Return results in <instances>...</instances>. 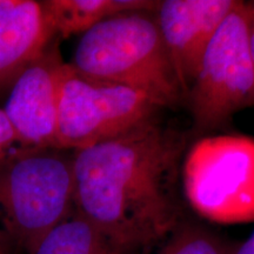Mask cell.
Instances as JSON below:
<instances>
[{
  "label": "cell",
  "instance_id": "16",
  "mask_svg": "<svg viewBox=\"0 0 254 254\" xmlns=\"http://www.w3.org/2000/svg\"><path fill=\"white\" fill-rule=\"evenodd\" d=\"M9 245H11L9 241H5L4 244H1V245H0V254H14Z\"/></svg>",
  "mask_w": 254,
  "mask_h": 254
},
{
  "label": "cell",
  "instance_id": "1",
  "mask_svg": "<svg viewBox=\"0 0 254 254\" xmlns=\"http://www.w3.org/2000/svg\"><path fill=\"white\" fill-rule=\"evenodd\" d=\"M190 136L152 120L73 152L74 209L120 254L164 241L183 220L182 166Z\"/></svg>",
  "mask_w": 254,
  "mask_h": 254
},
{
  "label": "cell",
  "instance_id": "6",
  "mask_svg": "<svg viewBox=\"0 0 254 254\" xmlns=\"http://www.w3.org/2000/svg\"><path fill=\"white\" fill-rule=\"evenodd\" d=\"M164 109L132 88L81 77L66 63L59 103L60 150L111 140L160 118Z\"/></svg>",
  "mask_w": 254,
  "mask_h": 254
},
{
  "label": "cell",
  "instance_id": "14",
  "mask_svg": "<svg viewBox=\"0 0 254 254\" xmlns=\"http://www.w3.org/2000/svg\"><path fill=\"white\" fill-rule=\"evenodd\" d=\"M250 9V44L251 52H252V58L254 63V1L249 2Z\"/></svg>",
  "mask_w": 254,
  "mask_h": 254
},
{
  "label": "cell",
  "instance_id": "12",
  "mask_svg": "<svg viewBox=\"0 0 254 254\" xmlns=\"http://www.w3.org/2000/svg\"><path fill=\"white\" fill-rule=\"evenodd\" d=\"M239 246V241L227 239L206 226L183 221L154 254H236Z\"/></svg>",
  "mask_w": 254,
  "mask_h": 254
},
{
  "label": "cell",
  "instance_id": "2",
  "mask_svg": "<svg viewBox=\"0 0 254 254\" xmlns=\"http://www.w3.org/2000/svg\"><path fill=\"white\" fill-rule=\"evenodd\" d=\"M68 64L81 77L132 88L164 110L185 103L154 12H127L97 24L82 34Z\"/></svg>",
  "mask_w": 254,
  "mask_h": 254
},
{
  "label": "cell",
  "instance_id": "3",
  "mask_svg": "<svg viewBox=\"0 0 254 254\" xmlns=\"http://www.w3.org/2000/svg\"><path fill=\"white\" fill-rule=\"evenodd\" d=\"M73 211L72 151L30 150L0 167V232L28 254Z\"/></svg>",
  "mask_w": 254,
  "mask_h": 254
},
{
  "label": "cell",
  "instance_id": "5",
  "mask_svg": "<svg viewBox=\"0 0 254 254\" xmlns=\"http://www.w3.org/2000/svg\"><path fill=\"white\" fill-rule=\"evenodd\" d=\"M182 186L190 207L208 220H253L254 140L232 134L199 138L184 157Z\"/></svg>",
  "mask_w": 254,
  "mask_h": 254
},
{
  "label": "cell",
  "instance_id": "8",
  "mask_svg": "<svg viewBox=\"0 0 254 254\" xmlns=\"http://www.w3.org/2000/svg\"><path fill=\"white\" fill-rule=\"evenodd\" d=\"M237 0H163L154 11L161 37L187 93L201 60Z\"/></svg>",
  "mask_w": 254,
  "mask_h": 254
},
{
  "label": "cell",
  "instance_id": "15",
  "mask_svg": "<svg viewBox=\"0 0 254 254\" xmlns=\"http://www.w3.org/2000/svg\"><path fill=\"white\" fill-rule=\"evenodd\" d=\"M236 254H254V230L245 243H240Z\"/></svg>",
  "mask_w": 254,
  "mask_h": 254
},
{
  "label": "cell",
  "instance_id": "10",
  "mask_svg": "<svg viewBox=\"0 0 254 254\" xmlns=\"http://www.w3.org/2000/svg\"><path fill=\"white\" fill-rule=\"evenodd\" d=\"M57 39L79 34L114 15L135 11L154 12L152 0H45L40 1Z\"/></svg>",
  "mask_w": 254,
  "mask_h": 254
},
{
  "label": "cell",
  "instance_id": "17",
  "mask_svg": "<svg viewBox=\"0 0 254 254\" xmlns=\"http://www.w3.org/2000/svg\"><path fill=\"white\" fill-rule=\"evenodd\" d=\"M5 241H9V240L4 236V234L1 233V232H0V245H1V244H4Z\"/></svg>",
  "mask_w": 254,
  "mask_h": 254
},
{
  "label": "cell",
  "instance_id": "7",
  "mask_svg": "<svg viewBox=\"0 0 254 254\" xmlns=\"http://www.w3.org/2000/svg\"><path fill=\"white\" fill-rule=\"evenodd\" d=\"M65 65L55 39L9 88L2 110L26 150L59 148V103Z\"/></svg>",
  "mask_w": 254,
  "mask_h": 254
},
{
  "label": "cell",
  "instance_id": "13",
  "mask_svg": "<svg viewBox=\"0 0 254 254\" xmlns=\"http://www.w3.org/2000/svg\"><path fill=\"white\" fill-rule=\"evenodd\" d=\"M26 150L15 134L4 110L0 107V167Z\"/></svg>",
  "mask_w": 254,
  "mask_h": 254
},
{
  "label": "cell",
  "instance_id": "4",
  "mask_svg": "<svg viewBox=\"0 0 254 254\" xmlns=\"http://www.w3.org/2000/svg\"><path fill=\"white\" fill-rule=\"evenodd\" d=\"M185 104L198 134L220 128L239 111L254 106L249 2L237 1L209 43Z\"/></svg>",
  "mask_w": 254,
  "mask_h": 254
},
{
  "label": "cell",
  "instance_id": "11",
  "mask_svg": "<svg viewBox=\"0 0 254 254\" xmlns=\"http://www.w3.org/2000/svg\"><path fill=\"white\" fill-rule=\"evenodd\" d=\"M32 254H120L110 240L77 211L52 228Z\"/></svg>",
  "mask_w": 254,
  "mask_h": 254
},
{
  "label": "cell",
  "instance_id": "9",
  "mask_svg": "<svg viewBox=\"0 0 254 254\" xmlns=\"http://www.w3.org/2000/svg\"><path fill=\"white\" fill-rule=\"evenodd\" d=\"M55 39L40 1L0 0V98Z\"/></svg>",
  "mask_w": 254,
  "mask_h": 254
}]
</instances>
